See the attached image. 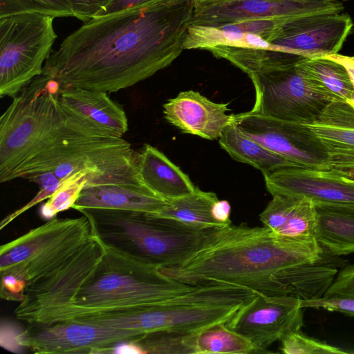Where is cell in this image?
I'll list each match as a JSON object with an SVG mask.
<instances>
[{
    "label": "cell",
    "instance_id": "1",
    "mask_svg": "<svg viewBox=\"0 0 354 354\" xmlns=\"http://www.w3.org/2000/svg\"><path fill=\"white\" fill-rule=\"evenodd\" d=\"M61 87L42 73L12 97L0 117V182L86 171L91 186L141 185L138 151L64 104Z\"/></svg>",
    "mask_w": 354,
    "mask_h": 354
},
{
    "label": "cell",
    "instance_id": "2",
    "mask_svg": "<svg viewBox=\"0 0 354 354\" xmlns=\"http://www.w3.org/2000/svg\"><path fill=\"white\" fill-rule=\"evenodd\" d=\"M194 0H158L95 17L67 36L43 73L62 88L115 93L169 66L183 49Z\"/></svg>",
    "mask_w": 354,
    "mask_h": 354
},
{
    "label": "cell",
    "instance_id": "3",
    "mask_svg": "<svg viewBox=\"0 0 354 354\" xmlns=\"http://www.w3.org/2000/svg\"><path fill=\"white\" fill-rule=\"evenodd\" d=\"M324 254L287 241L267 227L246 223L216 228L205 244L182 265L160 269L193 286L225 283L268 296L318 299L338 270Z\"/></svg>",
    "mask_w": 354,
    "mask_h": 354
},
{
    "label": "cell",
    "instance_id": "4",
    "mask_svg": "<svg viewBox=\"0 0 354 354\" xmlns=\"http://www.w3.org/2000/svg\"><path fill=\"white\" fill-rule=\"evenodd\" d=\"M93 235L102 243L157 268L182 265L198 252L216 228H196L137 210L82 208Z\"/></svg>",
    "mask_w": 354,
    "mask_h": 354
},
{
    "label": "cell",
    "instance_id": "5",
    "mask_svg": "<svg viewBox=\"0 0 354 354\" xmlns=\"http://www.w3.org/2000/svg\"><path fill=\"white\" fill-rule=\"evenodd\" d=\"M104 247L101 261L71 305L50 324L84 315L139 308L191 291L198 286L179 281L159 268Z\"/></svg>",
    "mask_w": 354,
    "mask_h": 354
},
{
    "label": "cell",
    "instance_id": "6",
    "mask_svg": "<svg viewBox=\"0 0 354 354\" xmlns=\"http://www.w3.org/2000/svg\"><path fill=\"white\" fill-rule=\"evenodd\" d=\"M256 295L252 289L243 286L209 283L139 308L73 319L144 334L156 331L198 333L212 325L227 323Z\"/></svg>",
    "mask_w": 354,
    "mask_h": 354
},
{
    "label": "cell",
    "instance_id": "7",
    "mask_svg": "<svg viewBox=\"0 0 354 354\" xmlns=\"http://www.w3.org/2000/svg\"><path fill=\"white\" fill-rule=\"evenodd\" d=\"M306 59L272 50L248 75L255 91L250 111L299 123L315 120L335 100L306 68Z\"/></svg>",
    "mask_w": 354,
    "mask_h": 354
},
{
    "label": "cell",
    "instance_id": "8",
    "mask_svg": "<svg viewBox=\"0 0 354 354\" xmlns=\"http://www.w3.org/2000/svg\"><path fill=\"white\" fill-rule=\"evenodd\" d=\"M94 236L88 219L53 218L0 247L1 275L26 284L55 269Z\"/></svg>",
    "mask_w": 354,
    "mask_h": 354
},
{
    "label": "cell",
    "instance_id": "9",
    "mask_svg": "<svg viewBox=\"0 0 354 354\" xmlns=\"http://www.w3.org/2000/svg\"><path fill=\"white\" fill-rule=\"evenodd\" d=\"M54 17L26 13L0 18V97H14L43 73L57 37Z\"/></svg>",
    "mask_w": 354,
    "mask_h": 354
},
{
    "label": "cell",
    "instance_id": "10",
    "mask_svg": "<svg viewBox=\"0 0 354 354\" xmlns=\"http://www.w3.org/2000/svg\"><path fill=\"white\" fill-rule=\"evenodd\" d=\"M104 252L95 236L64 263L29 281L15 310L17 319L29 324H48L68 308L77 292L95 270Z\"/></svg>",
    "mask_w": 354,
    "mask_h": 354
},
{
    "label": "cell",
    "instance_id": "11",
    "mask_svg": "<svg viewBox=\"0 0 354 354\" xmlns=\"http://www.w3.org/2000/svg\"><path fill=\"white\" fill-rule=\"evenodd\" d=\"M144 333L68 319L49 324H30L21 333L20 344L34 353H112L124 342Z\"/></svg>",
    "mask_w": 354,
    "mask_h": 354
},
{
    "label": "cell",
    "instance_id": "12",
    "mask_svg": "<svg viewBox=\"0 0 354 354\" xmlns=\"http://www.w3.org/2000/svg\"><path fill=\"white\" fill-rule=\"evenodd\" d=\"M233 123L242 133L297 166L329 169L325 148L302 123L250 111L234 114Z\"/></svg>",
    "mask_w": 354,
    "mask_h": 354
},
{
    "label": "cell",
    "instance_id": "13",
    "mask_svg": "<svg viewBox=\"0 0 354 354\" xmlns=\"http://www.w3.org/2000/svg\"><path fill=\"white\" fill-rule=\"evenodd\" d=\"M303 309L299 299L257 293L225 324L268 353V346L301 330L304 326Z\"/></svg>",
    "mask_w": 354,
    "mask_h": 354
},
{
    "label": "cell",
    "instance_id": "14",
    "mask_svg": "<svg viewBox=\"0 0 354 354\" xmlns=\"http://www.w3.org/2000/svg\"><path fill=\"white\" fill-rule=\"evenodd\" d=\"M337 0H206L195 2L192 24L218 26L256 19H289L322 12H342Z\"/></svg>",
    "mask_w": 354,
    "mask_h": 354
},
{
    "label": "cell",
    "instance_id": "15",
    "mask_svg": "<svg viewBox=\"0 0 354 354\" xmlns=\"http://www.w3.org/2000/svg\"><path fill=\"white\" fill-rule=\"evenodd\" d=\"M353 24L342 12H322L288 19L268 41L279 51L307 59L337 54Z\"/></svg>",
    "mask_w": 354,
    "mask_h": 354
},
{
    "label": "cell",
    "instance_id": "16",
    "mask_svg": "<svg viewBox=\"0 0 354 354\" xmlns=\"http://www.w3.org/2000/svg\"><path fill=\"white\" fill-rule=\"evenodd\" d=\"M263 176L272 195L304 196L316 205L354 207V179L333 169L288 166Z\"/></svg>",
    "mask_w": 354,
    "mask_h": 354
},
{
    "label": "cell",
    "instance_id": "17",
    "mask_svg": "<svg viewBox=\"0 0 354 354\" xmlns=\"http://www.w3.org/2000/svg\"><path fill=\"white\" fill-rule=\"evenodd\" d=\"M259 218L277 236L309 250L324 254L317 240V213L308 198L272 195Z\"/></svg>",
    "mask_w": 354,
    "mask_h": 354
},
{
    "label": "cell",
    "instance_id": "18",
    "mask_svg": "<svg viewBox=\"0 0 354 354\" xmlns=\"http://www.w3.org/2000/svg\"><path fill=\"white\" fill-rule=\"evenodd\" d=\"M228 105L189 90L180 92L165 103L163 113L166 120L183 133L213 140L218 139L234 121V114H227Z\"/></svg>",
    "mask_w": 354,
    "mask_h": 354
},
{
    "label": "cell",
    "instance_id": "19",
    "mask_svg": "<svg viewBox=\"0 0 354 354\" xmlns=\"http://www.w3.org/2000/svg\"><path fill=\"white\" fill-rule=\"evenodd\" d=\"M302 124L325 148L329 169H354V109L348 104L332 102L315 120Z\"/></svg>",
    "mask_w": 354,
    "mask_h": 354
},
{
    "label": "cell",
    "instance_id": "20",
    "mask_svg": "<svg viewBox=\"0 0 354 354\" xmlns=\"http://www.w3.org/2000/svg\"><path fill=\"white\" fill-rule=\"evenodd\" d=\"M138 169L142 184L167 202L193 194L197 188L178 166L149 144L138 152Z\"/></svg>",
    "mask_w": 354,
    "mask_h": 354
},
{
    "label": "cell",
    "instance_id": "21",
    "mask_svg": "<svg viewBox=\"0 0 354 354\" xmlns=\"http://www.w3.org/2000/svg\"><path fill=\"white\" fill-rule=\"evenodd\" d=\"M167 204V201L142 185H108L84 187L72 208L128 209L158 214Z\"/></svg>",
    "mask_w": 354,
    "mask_h": 354
},
{
    "label": "cell",
    "instance_id": "22",
    "mask_svg": "<svg viewBox=\"0 0 354 354\" xmlns=\"http://www.w3.org/2000/svg\"><path fill=\"white\" fill-rule=\"evenodd\" d=\"M59 97L68 107L120 137L129 130L124 109L106 92L79 87H61Z\"/></svg>",
    "mask_w": 354,
    "mask_h": 354
},
{
    "label": "cell",
    "instance_id": "23",
    "mask_svg": "<svg viewBox=\"0 0 354 354\" xmlns=\"http://www.w3.org/2000/svg\"><path fill=\"white\" fill-rule=\"evenodd\" d=\"M317 240L331 256L354 253V207L316 205Z\"/></svg>",
    "mask_w": 354,
    "mask_h": 354
},
{
    "label": "cell",
    "instance_id": "24",
    "mask_svg": "<svg viewBox=\"0 0 354 354\" xmlns=\"http://www.w3.org/2000/svg\"><path fill=\"white\" fill-rule=\"evenodd\" d=\"M218 143L234 160L253 166L263 175L281 167L297 166L242 133L233 122L225 128Z\"/></svg>",
    "mask_w": 354,
    "mask_h": 354
},
{
    "label": "cell",
    "instance_id": "25",
    "mask_svg": "<svg viewBox=\"0 0 354 354\" xmlns=\"http://www.w3.org/2000/svg\"><path fill=\"white\" fill-rule=\"evenodd\" d=\"M218 200L215 193L202 191L197 187L193 194L169 201L160 212L156 214L196 228H220L227 225L213 218L212 207Z\"/></svg>",
    "mask_w": 354,
    "mask_h": 354
},
{
    "label": "cell",
    "instance_id": "26",
    "mask_svg": "<svg viewBox=\"0 0 354 354\" xmlns=\"http://www.w3.org/2000/svg\"><path fill=\"white\" fill-rule=\"evenodd\" d=\"M196 353H264L225 323L209 326L197 334Z\"/></svg>",
    "mask_w": 354,
    "mask_h": 354
},
{
    "label": "cell",
    "instance_id": "27",
    "mask_svg": "<svg viewBox=\"0 0 354 354\" xmlns=\"http://www.w3.org/2000/svg\"><path fill=\"white\" fill-rule=\"evenodd\" d=\"M306 68L317 78L335 101L348 104L354 95V87L345 67L328 58L306 59Z\"/></svg>",
    "mask_w": 354,
    "mask_h": 354
},
{
    "label": "cell",
    "instance_id": "28",
    "mask_svg": "<svg viewBox=\"0 0 354 354\" xmlns=\"http://www.w3.org/2000/svg\"><path fill=\"white\" fill-rule=\"evenodd\" d=\"M198 333L156 331L146 333L140 338L129 342L138 348L140 353H196Z\"/></svg>",
    "mask_w": 354,
    "mask_h": 354
},
{
    "label": "cell",
    "instance_id": "29",
    "mask_svg": "<svg viewBox=\"0 0 354 354\" xmlns=\"http://www.w3.org/2000/svg\"><path fill=\"white\" fill-rule=\"evenodd\" d=\"M92 184V177L88 172L80 171L62 181L60 187L41 206L40 216L50 220L57 213L72 208L82 189Z\"/></svg>",
    "mask_w": 354,
    "mask_h": 354
},
{
    "label": "cell",
    "instance_id": "30",
    "mask_svg": "<svg viewBox=\"0 0 354 354\" xmlns=\"http://www.w3.org/2000/svg\"><path fill=\"white\" fill-rule=\"evenodd\" d=\"M26 13L73 17L70 0H0V18Z\"/></svg>",
    "mask_w": 354,
    "mask_h": 354
},
{
    "label": "cell",
    "instance_id": "31",
    "mask_svg": "<svg viewBox=\"0 0 354 354\" xmlns=\"http://www.w3.org/2000/svg\"><path fill=\"white\" fill-rule=\"evenodd\" d=\"M280 351L286 354H344L340 348L308 337L300 330L292 332L281 339Z\"/></svg>",
    "mask_w": 354,
    "mask_h": 354
},
{
    "label": "cell",
    "instance_id": "32",
    "mask_svg": "<svg viewBox=\"0 0 354 354\" xmlns=\"http://www.w3.org/2000/svg\"><path fill=\"white\" fill-rule=\"evenodd\" d=\"M28 180L37 184L39 186V192L35 197L25 205L5 217L1 222V230L33 206L45 199L49 198L60 187L62 183L53 172L50 171L34 176L30 178Z\"/></svg>",
    "mask_w": 354,
    "mask_h": 354
},
{
    "label": "cell",
    "instance_id": "33",
    "mask_svg": "<svg viewBox=\"0 0 354 354\" xmlns=\"http://www.w3.org/2000/svg\"><path fill=\"white\" fill-rule=\"evenodd\" d=\"M347 297L354 299V263L340 269L323 297Z\"/></svg>",
    "mask_w": 354,
    "mask_h": 354
},
{
    "label": "cell",
    "instance_id": "34",
    "mask_svg": "<svg viewBox=\"0 0 354 354\" xmlns=\"http://www.w3.org/2000/svg\"><path fill=\"white\" fill-rule=\"evenodd\" d=\"M114 0H70L73 17L86 23L100 16Z\"/></svg>",
    "mask_w": 354,
    "mask_h": 354
},
{
    "label": "cell",
    "instance_id": "35",
    "mask_svg": "<svg viewBox=\"0 0 354 354\" xmlns=\"http://www.w3.org/2000/svg\"><path fill=\"white\" fill-rule=\"evenodd\" d=\"M158 0H114L100 16L110 15L123 10L146 5ZM100 17V16H99Z\"/></svg>",
    "mask_w": 354,
    "mask_h": 354
},
{
    "label": "cell",
    "instance_id": "36",
    "mask_svg": "<svg viewBox=\"0 0 354 354\" xmlns=\"http://www.w3.org/2000/svg\"><path fill=\"white\" fill-rule=\"evenodd\" d=\"M213 218L218 223L225 225L231 224V207L227 201L218 200L212 207Z\"/></svg>",
    "mask_w": 354,
    "mask_h": 354
},
{
    "label": "cell",
    "instance_id": "37",
    "mask_svg": "<svg viewBox=\"0 0 354 354\" xmlns=\"http://www.w3.org/2000/svg\"><path fill=\"white\" fill-rule=\"evenodd\" d=\"M327 57L340 63L345 67L347 72L348 73L354 87V56H346L337 53L333 55H329ZM348 104L354 109V95Z\"/></svg>",
    "mask_w": 354,
    "mask_h": 354
},
{
    "label": "cell",
    "instance_id": "38",
    "mask_svg": "<svg viewBox=\"0 0 354 354\" xmlns=\"http://www.w3.org/2000/svg\"><path fill=\"white\" fill-rule=\"evenodd\" d=\"M338 171L346 175V176H348V177L354 179V169H351V170L344 171Z\"/></svg>",
    "mask_w": 354,
    "mask_h": 354
},
{
    "label": "cell",
    "instance_id": "39",
    "mask_svg": "<svg viewBox=\"0 0 354 354\" xmlns=\"http://www.w3.org/2000/svg\"><path fill=\"white\" fill-rule=\"evenodd\" d=\"M194 1H195V2H203L206 0H194Z\"/></svg>",
    "mask_w": 354,
    "mask_h": 354
},
{
    "label": "cell",
    "instance_id": "40",
    "mask_svg": "<svg viewBox=\"0 0 354 354\" xmlns=\"http://www.w3.org/2000/svg\"><path fill=\"white\" fill-rule=\"evenodd\" d=\"M337 1H339V0H337ZM341 1H348V0H341Z\"/></svg>",
    "mask_w": 354,
    "mask_h": 354
}]
</instances>
